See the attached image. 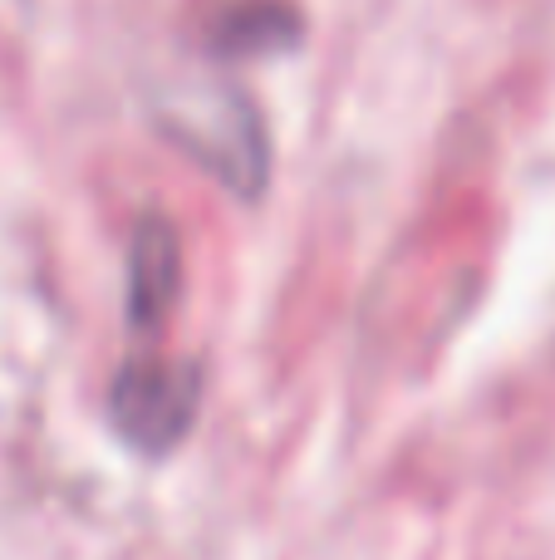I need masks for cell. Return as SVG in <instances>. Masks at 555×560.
<instances>
[{"label":"cell","mask_w":555,"mask_h":560,"mask_svg":"<svg viewBox=\"0 0 555 560\" xmlns=\"http://www.w3.org/2000/svg\"><path fill=\"white\" fill-rule=\"evenodd\" d=\"M153 124L167 143L202 163L222 187L256 197L271 173V143L256 104L226 79H173L153 98Z\"/></svg>","instance_id":"1"},{"label":"cell","mask_w":555,"mask_h":560,"mask_svg":"<svg viewBox=\"0 0 555 560\" xmlns=\"http://www.w3.org/2000/svg\"><path fill=\"white\" fill-rule=\"evenodd\" d=\"M300 39V15L285 0H241L212 25V45L222 55H271Z\"/></svg>","instance_id":"4"},{"label":"cell","mask_w":555,"mask_h":560,"mask_svg":"<svg viewBox=\"0 0 555 560\" xmlns=\"http://www.w3.org/2000/svg\"><path fill=\"white\" fill-rule=\"evenodd\" d=\"M197 404H202V369L192 359L133 354L114 369V384H108L114 433L147 457L173 453L192 433Z\"/></svg>","instance_id":"2"},{"label":"cell","mask_w":555,"mask_h":560,"mask_svg":"<svg viewBox=\"0 0 555 560\" xmlns=\"http://www.w3.org/2000/svg\"><path fill=\"white\" fill-rule=\"evenodd\" d=\"M182 290V242L167 217L147 212L128 236V325L157 329Z\"/></svg>","instance_id":"3"}]
</instances>
